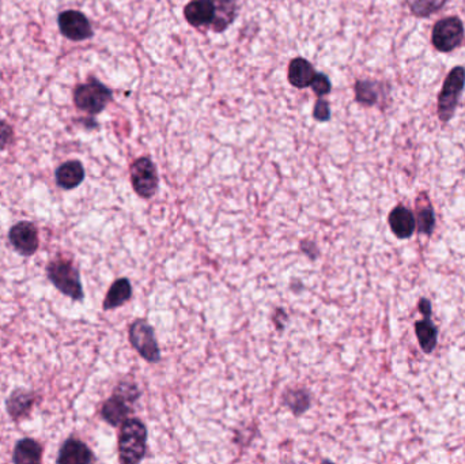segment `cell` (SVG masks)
Segmentation results:
<instances>
[{
    "instance_id": "obj_2",
    "label": "cell",
    "mask_w": 465,
    "mask_h": 464,
    "mask_svg": "<svg viewBox=\"0 0 465 464\" xmlns=\"http://www.w3.org/2000/svg\"><path fill=\"white\" fill-rule=\"evenodd\" d=\"M47 274L53 286L67 297L75 301H82L85 299L79 270L72 261L65 259L53 260L47 267Z\"/></svg>"
},
{
    "instance_id": "obj_1",
    "label": "cell",
    "mask_w": 465,
    "mask_h": 464,
    "mask_svg": "<svg viewBox=\"0 0 465 464\" xmlns=\"http://www.w3.org/2000/svg\"><path fill=\"white\" fill-rule=\"evenodd\" d=\"M147 429L139 419H127L123 422L118 436V458L124 464L142 462L146 455Z\"/></svg>"
},
{
    "instance_id": "obj_15",
    "label": "cell",
    "mask_w": 465,
    "mask_h": 464,
    "mask_svg": "<svg viewBox=\"0 0 465 464\" xmlns=\"http://www.w3.org/2000/svg\"><path fill=\"white\" fill-rule=\"evenodd\" d=\"M215 18L211 29L215 33L225 32L237 17V1L236 0H214Z\"/></svg>"
},
{
    "instance_id": "obj_21",
    "label": "cell",
    "mask_w": 465,
    "mask_h": 464,
    "mask_svg": "<svg viewBox=\"0 0 465 464\" xmlns=\"http://www.w3.org/2000/svg\"><path fill=\"white\" fill-rule=\"evenodd\" d=\"M416 334H417V339L420 342L422 349L430 353L435 346V339H437L435 327L428 320L419 321L416 324Z\"/></svg>"
},
{
    "instance_id": "obj_8",
    "label": "cell",
    "mask_w": 465,
    "mask_h": 464,
    "mask_svg": "<svg viewBox=\"0 0 465 464\" xmlns=\"http://www.w3.org/2000/svg\"><path fill=\"white\" fill-rule=\"evenodd\" d=\"M8 240L14 250L22 256L34 255L40 245L39 230L34 223L29 221H22L14 225L8 232Z\"/></svg>"
},
{
    "instance_id": "obj_12",
    "label": "cell",
    "mask_w": 465,
    "mask_h": 464,
    "mask_svg": "<svg viewBox=\"0 0 465 464\" xmlns=\"http://www.w3.org/2000/svg\"><path fill=\"white\" fill-rule=\"evenodd\" d=\"M94 455L90 448L76 438H68L59 451L57 463L60 464H89L93 463Z\"/></svg>"
},
{
    "instance_id": "obj_20",
    "label": "cell",
    "mask_w": 465,
    "mask_h": 464,
    "mask_svg": "<svg viewBox=\"0 0 465 464\" xmlns=\"http://www.w3.org/2000/svg\"><path fill=\"white\" fill-rule=\"evenodd\" d=\"M33 396L32 394L23 392V391H15L7 401V409H8V414H11L15 419L17 418H22L26 414L30 412L32 406H33Z\"/></svg>"
},
{
    "instance_id": "obj_17",
    "label": "cell",
    "mask_w": 465,
    "mask_h": 464,
    "mask_svg": "<svg viewBox=\"0 0 465 464\" xmlns=\"http://www.w3.org/2000/svg\"><path fill=\"white\" fill-rule=\"evenodd\" d=\"M43 447L33 438H23L18 441L14 450V463L36 464L41 462Z\"/></svg>"
},
{
    "instance_id": "obj_18",
    "label": "cell",
    "mask_w": 465,
    "mask_h": 464,
    "mask_svg": "<svg viewBox=\"0 0 465 464\" xmlns=\"http://www.w3.org/2000/svg\"><path fill=\"white\" fill-rule=\"evenodd\" d=\"M389 225L392 232L400 237V239H407L413 234L415 229V219L410 210L406 207H396L389 216Z\"/></svg>"
},
{
    "instance_id": "obj_3",
    "label": "cell",
    "mask_w": 465,
    "mask_h": 464,
    "mask_svg": "<svg viewBox=\"0 0 465 464\" xmlns=\"http://www.w3.org/2000/svg\"><path fill=\"white\" fill-rule=\"evenodd\" d=\"M112 100V92L97 79L79 85L74 92L75 105L90 114L101 113Z\"/></svg>"
},
{
    "instance_id": "obj_13",
    "label": "cell",
    "mask_w": 465,
    "mask_h": 464,
    "mask_svg": "<svg viewBox=\"0 0 465 464\" xmlns=\"http://www.w3.org/2000/svg\"><path fill=\"white\" fill-rule=\"evenodd\" d=\"M56 183L63 190H74L85 180V169L79 161H68L56 170Z\"/></svg>"
},
{
    "instance_id": "obj_6",
    "label": "cell",
    "mask_w": 465,
    "mask_h": 464,
    "mask_svg": "<svg viewBox=\"0 0 465 464\" xmlns=\"http://www.w3.org/2000/svg\"><path fill=\"white\" fill-rule=\"evenodd\" d=\"M131 183L135 192L145 199L153 198L158 190V173L153 161L147 157L138 158L131 165Z\"/></svg>"
},
{
    "instance_id": "obj_7",
    "label": "cell",
    "mask_w": 465,
    "mask_h": 464,
    "mask_svg": "<svg viewBox=\"0 0 465 464\" xmlns=\"http://www.w3.org/2000/svg\"><path fill=\"white\" fill-rule=\"evenodd\" d=\"M464 39V26L456 17H449L437 22L433 29V44L441 52L453 51Z\"/></svg>"
},
{
    "instance_id": "obj_9",
    "label": "cell",
    "mask_w": 465,
    "mask_h": 464,
    "mask_svg": "<svg viewBox=\"0 0 465 464\" xmlns=\"http://www.w3.org/2000/svg\"><path fill=\"white\" fill-rule=\"evenodd\" d=\"M59 29L64 37L72 41H83L93 36V29L86 15L75 10H67L59 15Z\"/></svg>"
},
{
    "instance_id": "obj_10",
    "label": "cell",
    "mask_w": 465,
    "mask_h": 464,
    "mask_svg": "<svg viewBox=\"0 0 465 464\" xmlns=\"http://www.w3.org/2000/svg\"><path fill=\"white\" fill-rule=\"evenodd\" d=\"M187 22L194 28H211L215 18L214 0H192L184 8Z\"/></svg>"
},
{
    "instance_id": "obj_14",
    "label": "cell",
    "mask_w": 465,
    "mask_h": 464,
    "mask_svg": "<svg viewBox=\"0 0 465 464\" xmlns=\"http://www.w3.org/2000/svg\"><path fill=\"white\" fill-rule=\"evenodd\" d=\"M317 71L307 59L296 57L289 65V82L298 89L309 88Z\"/></svg>"
},
{
    "instance_id": "obj_11",
    "label": "cell",
    "mask_w": 465,
    "mask_h": 464,
    "mask_svg": "<svg viewBox=\"0 0 465 464\" xmlns=\"http://www.w3.org/2000/svg\"><path fill=\"white\" fill-rule=\"evenodd\" d=\"M132 405L134 403L131 401L114 391L113 395L103 403L101 415L109 425L118 426L123 425V422L128 419V415L132 413Z\"/></svg>"
},
{
    "instance_id": "obj_24",
    "label": "cell",
    "mask_w": 465,
    "mask_h": 464,
    "mask_svg": "<svg viewBox=\"0 0 465 464\" xmlns=\"http://www.w3.org/2000/svg\"><path fill=\"white\" fill-rule=\"evenodd\" d=\"M310 88L313 89V92L316 93V96L318 99H321V97H324V96H327V94L331 93L332 85H331L329 78L325 74L317 72L316 77H314V79H313V82H311V85H310Z\"/></svg>"
},
{
    "instance_id": "obj_23",
    "label": "cell",
    "mask_w": 465,
    "mask_h": 464,
    "mask_svg": "<svg viewBox=\"0 0 465 464\" xmlns=\"http://www.w3.org/2000/svg\"><path fill=\"white\" fill-rule=\"evenodd\" d=\"M446 0H409L410 8L417 17H428L431 12L440 10Z\"/></svg>"
},
{
    "instance_id": "obj_22",
    "label": "cell",
    "mask_w": 465,
    "mask_h": 464,
    "mask_svg": "<svg viewBox=\"0 0 465 464\" xmlns=\"http://www.w3.org/2000/svg\"><path fill=\"white\" fill-rule=\"evenodd\" d=\"M355 96H357V101L366 105V106L374 105L377 103V99H378L375 85L373 82H367V81H362V82H358L355 85Z\"/></svg>"
},
{
    "instance_id": "obj_5",
    "label": "cell",
    "mask_w": 465,
    "mask_h": 464,
    "mask_svg": "<svg viewBox=\"0 0 465 464\" xmlns=\"http://www.w3.org/2000/svg\"><path fill=\"white\" fill-rule=\"evenodd\" d=\"M130 342L136 352L150 363L161 361V352L154 330L146 320H135L130 327Z\"/></svg>"
},
{
    "instance_id": "obj_25",
    "label": "cell",
    "mask_w": 465,
    "mask_h": 464,
    "mask_svg": "<svg viewBox=\"0 0 465 464\" xmlns=\"http://www.w3.org/2000/svg\"><path fill=\"white\" fill-rule=\"evenodd\" d=\"M313 117L317 121H328L331 117V109L328 103L321 97L317 100V103L314 105V110H313Z\"/></svg>"
},
{
    "instance_id": "obj_16",
    "label": "cell",
    "mask_w": 465,
    "mask_h": 464,
    "mask_svg": "<svg viewBox=\"0 0 465 464\" xmlns=\"http://www.w3.org/2000/svg\"><path fill=\"white\" fill-rule=\"evenodd\" d=\"M132 297V285L127 278L117 279L109 289L105 301L103 310H110L124 305Z\"/></svg>"
},
{
    "instance_id": "obj_27",
    "label": "cell",
    "mask_w": 465,
    "mask_h": 464,
    "mask_svg": "<svg viewBox=\"0 0 465 464\" xmlns=\"http://www.w3.org/2000/svg\"><path fill=\"white\" fill-rule=\"evenodd\" d=\"M419 225H420V230L423 232H430L433 225H434V219H433V214L430 210L427 211H422L420 216H419Z\"/></svg>"
},
{
    "instance_id": "obj_26",
    "label": "cell",
    "mask_w": 465,
    "mask_h": 464,
    "mask_svg": "<svg viewBox=\"0 0 465 464\" xmlns=\"http://www.w3.org/2000/svg\"><path fill=\"white\" fill-rule=\"evenodd\" d=\"M12 141V128L10 124L0 121V150H4Z\"/></svg>"
},
{
    "instance_id": "obj_4",
    "label": "cell",
    "mask_w": 465,
    "mask_h": 464,
    "mask_svg": "<svg viewBox=\"0 0 465 464\" xmlns=\"http://www.w3.org/2000/svg\"><path fill=\"white\" fill-rule=\"evenodd\" d=\"M465 85V70L463 67H456L448 75L441 94L438 97V114L440 119L446 123L449 121L456 110L460 94L463 93Z\"/></svg>"
},
{
    "instance_id": "obj_19",
    "label": "cell",
    "mask_w": 465,
    "mask_h": 464,
    "mask_svg": "<svg viewBox=\"0 0 465 464\" xmlns=\"http://www.w3.org/2000/svg\"><path fill=\"white\" fill-rule=\"evenodd\" d=\"M283 405L294 415H301L310 407V395L305 390H289L283 395Z\"/></svg>"
}]
</instances>
